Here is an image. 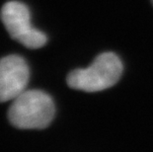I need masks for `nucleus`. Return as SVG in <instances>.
<instances>
[{"label":"nucleus","instance_id":"obj_1","mask_svg":"<svg viewBox=\"0 0 153 152\" xmlns=\"http://www.w3.org/2000/svg\"><path fill=\"white\" fill-rule=\"evenodd\" d=\"M54 116L51 97L41 90H26L12 101L8 119L20 129H42L51 124Z\"/></svg>","mask_w":153,"mask_h":152},{"label":"nucleus","instance_id":"obj_2","mask_svg":"<svg viewBox=\"0 0 153 152\" xmlns=\"http://www.w3.org/2000/svg\"><path fill=\"white\" fill-rule=\"evenodd\" d=\"M122 73L123 63L120 57L113 53H104L99 54L90 66L71 71L66 81L72 89L99 92L115 85Z\"/></svg>","mask_w":153,"mask_h":152},{"label":"nucleus","instance_id":"obj_3","mask_svg":"<svg viewBox=\"0 0 153 152\" xmlns=\"http://www.w3.org/2000/svg\"><path fill=\"white\" fill-rule=\"evenodd\" d=\"M0 17L11 38L26 47L39 48L47 43V36L31 25L30 12L23 3L19 1L5 3Z\"/></svg>","mask_w":153,"mask_h":152},{"label":"nucleus","instance_id":"obj_4","mask_svg":"<svg viewBox=\"0 0 153 152\" xmlns=\"http://www.w3.org/2000/svg\"><path fill=\"white\" fill-rule=\"evenodd\" d=\"M30 71L23 57L12 54L0 59V103L13 101L26 91Z\"/></svg>","mask_w":153,"mask_h":152},{"label":"nucleus","instance_id":"obj_5","mask_svg":"<svg viewBox=\"0 0 153 152\" xmlns=\"http://www.w3.org/2000/svg\"><path fill=\"white\" fill-rule=\"evenodd\" d=\"M151 2H152V4H153V0H151Z\"/></svg>","mask_w":153,"mask_h":152}]
</instances>
